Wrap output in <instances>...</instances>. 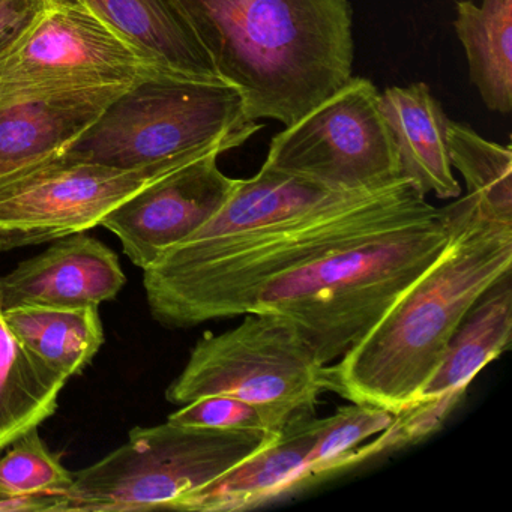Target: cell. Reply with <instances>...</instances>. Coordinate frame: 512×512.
Wrapping results in <instances>:
<instances>
[{
	"mask_svg": "<svg viewBox=\"0 0 512 512\" xmlns=\"http://www.w3.org/2000/svg\"><path fill=\"white\" fill-rule=\"evenodd\" d=\"M446 209L445 250L358 346L326 365L328 392L395 413L412 406L467 311L512 272V223L485 214L469 194Z\"/></svg>",
	"mask_w": 512,
	"mask_h": 512,
	"instance_id": "1",
	"label": "cell"
},
{
	"mask_svg": "<svg viewBox=\"0 0 512 512\" xmlns=\"http://www.w3.org/2000/svg\"><path fill=\"white\" fill-rule=\"evenodd\" d=\"M253 121L289 127L352 77L347 0H175Z\"/></svg>",
	"mask_w": 512,
	"mask_h": 512,
	"instance_id": "2",
	"label": "cell"
},
{
	"mask_svg": "<svg viewBox=\"0 0 512 512\" xmlns=\"http://www.w3.org/2000/svg\"><path fill=\"white\" fill-rule=\"evenodd\" d=\"M449 236L448 209L434 206L272 278L257 293L251 313L287 317L316 358L334 364L436 262Z\"/></svg>",
	"mask_w": 512,
	"mask_h": 512,
	"instance_id": "3",
	"label": "cell"
},
{
	"mask_svg": "<svg viewBox=\"0 0 512 512\" xmlns=\"http://www.w3.org/2000/svg\"><path fill=\"white\" fill-rule=\"evenodd\" d=\"M433 208L407 179H395L343 205L251 239L196 268L143 278L149 310L169 329L251 313L254 298L272 278Z\"/></svg>",
	"mask_w": 512,
	"mask_h": 512,
	"instance_id": "4",
	"label": "cell"
},
{
	"mask_svg": "<svg viewBox=\"0 0 512 512\" xmlns=\"http://www.w3.org/2000/svg\"><path fill=\"white\" fill-rule=\"evenodd\" d=\"M260 130L227 83L157 77L119 95L65 155L116 169L190 163L239 148Z\"/></svg>",
	"mask_w": 512,
	"mask_h": 512,
	"instance_id": "5",
	"label": "cell"
},
{
	"mask_svg": "<svg viewBox=\"0 0 512 512\" xmlns=\"http://www.w3.org/2000/svg\"><path fill=\"white\" fill-rule=\"evenodd\" d=\"M280 434L211 430L166 424L136 427L128 440L97 463L74 473L55 497V512H128L173 509Z\"/></svg>",
	"mask_w": 512,
	"mask_h": 512,
	"instance_id": "6",
	"label": "cell"
},
{
	"mask_svg": "<svg viewBox=\"0 0 512 512\" xmlns=\"http://www.w3.org/2000/svg\"><path fill=\"white\" fill-rule=\"evenodd\" d=\"M236 328L197 341L184 371L167 388L173 404L227 395L301 415L328 392L326 365L296 326L271 311L244 314Z\"/></svg>",
	"mask_w": 512,
	"mask_h": 512,
	"instance_id": "7",
	"label": "cell"
},
{
	"mask_svg": "<svg viewBox=\"0 0 512 512\" xmlns=\"http://www.w3.org/2000/svg\"><path fill=\"white\" fill-rule=\"evenodd\" d=\"M166 76L181 77L91 8L59 0L29 37L0 59V109L64 92L131 88Z\"/></svg>",
	"mask_w": 512,
	"mask_h": 512,
	"instance_id": "8",
	"label": "cell"
},
{
	"mask_svg": "<svg viewBox=\"0 0 512 512\" xmlns=\"http://www.w3.org/2000/svg\"><path fill=\"white\" fill-rule=\"evenodd\" d=\"M263 166L340 191L367 190L401 178L380 92L361 77H350L278 133Z\"/></svg>",
	"mask_w": 512,
	"mask_h": 512,
	"instance_id": "9",
	"label": "cell"
},
{
	"mask_svg": "<svg viewBox=\"0 0 512 512\" xmlns=\"http://www.w3.org/2000/svg\"><path fill=\"white\" fill-rule=\"evenodd\" d=\"M190 163L116 169L64 154L17 173L0 182V251L94 229L125 200Z\"/></svg>",
	"mask_w": 512,
	"mask_h": 512,
	"instance_id": "10",
	"label": "cell"
},
{
	"mask_svg": "<svg viewBox=\"0 0 512 512\" xmlns=\"http://www.w3.org/2000/svg\"><path fill=\"white\" fill-rule=\"evenodd\" d=\"M218 157L206 155L179 167L101 220L100 226L116 235L134 265L149 268L223 208L238 179L221 172Z\"/></svg>",
	"mask_w": 512,
	"mask_h": 512,
	"instance_id": "11",
	"label": "cell"
},
{
	"mask_svg": "<svg viewBox=\"0 0 512 512\" xmlns=\"http://www.w3.org/2000/svg\"><path fill=\"white\" fill-rule=\"evenodd\" d=\"M125 283L115 251L86 232L74 233L0 278V304L2 310L98 308L115 299Z\"/></svg>",
	"mask_w": 512,
	"mask_h": 512,
	"instance_id": "12",
	"label": "cell"
},
{
	"mask_svg": "<svg viewBox=\"0 0 512 512\" xmlns=\"http://www.w3.org/2000/svg\"><path fill=\"white\" fill-rule=\"evenodd\" d=\"M319 428L320 418L314 412L296 416L271 445L211 484L182 497L173 511H247L311 487Z\"/></svg>",
	"mask_w": 512,
	"mask_h": 512,
	"instance_id": "13",
	"label": "cell"
},
{
	"mask_svg": "<svg viewBox=\"0 0 512 512\" xmlns=\"http://www.w3.org/2000/svg\"><path fill=\"white\" fill-rule=\"evenodd\" d=\"M128 89H83L0 109V182L64 155Z\"/></svg>",
	"mask_w": 512,
	"mask_h": 512,
	"instance_id": "14",
	"label": "cell"
},
{
	"mask_svg": "<svg viewBox=\"0 0 512 512\" xmlns=\"http://www.w3.org/2000/svg\"><path fill=\"white\" fill-rule=\"evenodd\" d=\"M380 104L397 148L401 178L425 197H460L449 161V119L428 85L392 86L380 94Z\"/></svg>",
	"mask_w": 512,
	"mask_h": 512,
	"instance_id": "15",
	"label": "cell"
},
{
	"mask_svg": "<svg viewBox=\"0 0 512 512\" xmlns=\"http://www.w3.org/2000/svg\"><path fill=\"white\" fill-rule=\"evenodd\" d=\"M76 2L115 26L170 73L199 82H221L208 52L175 0Z\"/></svg>",
	"mask_w": 512,
	"mask_h": 512,
	"instance_id": "16",
	"label": "cell"
},
{
	"mask_svg": "<svg viewBox=\"0 0 512 512\" xmlns=\"http://www.w3.org/2000/svg\"><path fill=\"white\" fill-rule=\"evenodd\" d=\"M511 272L503 275L467 311L449 340L433 376L419 392L418 401L466 394L476 374L511 346ZM416 401V403H418Z\"/></svg>",
	"mask_w": 512,
	"mask_h": 512,
	"instance_id": "17",
	"label": "cell"
},
{
	"mask_svg": "<svg viewBox=\"0 0 512 512\" xmlns=\"http://www.w3.org/2000/svg\"><path fill=\"white\" fill-rule=\"evenodd\" d=\"M455 34L466 53L470 80L485 107L512 110V0H458Z\"/></svg>",
	"mask_w": 512,
	"mask_h": 512,
	"instance_id": "18",
	"label": "cell"
},
{
	"mask_svg": "<svg viewBox=\"0 0 512 512\" xmlns=\"http://www.w3.org/2000/svg\"><path fill=\"white\" fill-rule=\"evenodd\" d=\"M11 334L65 379L82 373L104 344L98 308L16 307L4 310Z\"/></svg>",
	"mask_w": 512,
	"mask_h": 512,
	"instance_id": "19",
	"label": "cell"
},
{
	"mask_svg": "<svg viewBox=\"0 0 512 512\" xmlns=\"http://www.w3.org/2000/svg\"><path fill=\"white\" fill-rule=\"evenodd\" d=\"M67 382L11 334L0 304V452L56 412Z\"/></svg>",
	"mask_w": 512,
	"mask_h": 512,
	"instance_id": "20",
	"label": "cell"
},
{
	"mask_svg": "<svg viewBox=\"0 0 512 512\" xmlns=\"http://www.w3.org/2000/svg\"><path fill=\"white\" fill-rule=\"evenodd\" d=\"M449 161L466 182L482 211L503 223H512V151L497 145L458 122H448Z\"/></svg>",
	"mask_w": 512,
	"mask_h": 512,
	"instance_id": "21",
	"label": "cell"
},
{
	"mask_svg": "<svg viewBox=\"0 0 512 512\" xmlns=\"http://www.w3.org/2000/svg\"><path fill=\"white\" fill-rule=\"evenodd\" d=\"M74 481V473L61 463L38 433V427L11 443L0 458V500L11 497L61 496Z\"/></svg>",
	"mask_w": 512,
	"mask_h": 512,
	"instance_id": "22",
	"label": "cell"
},
{
	"mask_svg": "<svg viewBox=\"0 0 512 512\" xmlns=\"http://www.w3.org/2000/svg\"><path fill=\"white\" fill-rule=\"evenodd\" d=\"M296 416L299 415L269 404L251 403L227 395H209L184 404L167 421L184 427L281 434Z\"/></svg>",
	"mask_w": 512,
	"mask_h": 512,
	"instance_id": "23",
	"label": "cell"
},
{
	"mask_svg": "<svg viewBox=\"0 0 512 512\" xmlns=\"http://www.w3.org/2000/svg\"><path fill=\"white\" fill-rule=\"evenodd\" d=\"M59 0H0V59L19 47Z\"/></svg>",
	"mask_w": 512,
	"mask_h": 512,
	"instance_id": "24",
	"label": "cell"
},
{
	"mask_svg": "<svg viewBox=\"0 0 512 512\" xmlns=\"http://www.w3.org/2000/svg\"><path fill=\"white\" fill-rule=\"evenodd\" d=\"M55 497L32 494V496L11 497L0 500V512L53 511Z\"/></svg>",
	"mask_w": 512,
	"mask_h": 512,
	"instance_id": "25",
	"label": "cell"
}]
</instances>
